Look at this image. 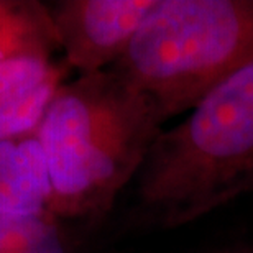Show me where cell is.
<instances>
[{
    "label": "cell",
    "instance_id": "obj_1",
    "mask_svg": "<svg viewBox=\"0 0 253 253\" xmlns=\"http://www.w3.org/2000/svg\"><path fill=\"white\" fill-rule=\"evenodd\" d=\"M163 124L153 102L110 69L66 81L37 130L51 189L49 212L61 220L107 214Z\"/></svg>",
    "mask_w": 253,
    "mask_h": 253
},
{
    "label": "cell",
    "instance_id": "obj_8",
    "mask_svg": "<svg viewBox=\"0 0 253 253\" xmlns=\"http://www.w3.org/2000/svg\"><path fill=\"white\" fill-rule=\"evenodd\" d=\"M0 253H74L63 220L49 211L0 212Z\"/></svg>",
    "mask_w": 253,
    "mask_h": 253
},
{
    "label": "cell",
    "instance_id": "obj_6",
    "mask_svg": "<svg viewBox=\"0 0 253 253\" xmlns=\"http://www.w3.org/2000/svg\"><path fill=\"white\" fill-rule=\"evenodd\" d=\"M46 160L37 133L0 141V212L49 211Z\"/></svg>",
    "mask_w": 253,
    "mask_h": 253
},
{
    "label": "cell",
    "instance_id": "obj_7",
    "mask_svg": "<svg viewBox=\"0 0 253 253\" xmlns=\"http://www.w3.org/2000/svg\"><path fill=\"white\" fill-rule=\"evenodd\" d=\"M49 8L33 0H0V63L59 51Z\"/></svg>",
    "mask_w": 253,
    "mask_h": 253
},
{
    "label": "cell",
    "instance_id": "obj_2",
    "mask_svg": "<svg viewBox=\"0 0 253 253\" xmlns=\"http://www.w3.org/2000/svg\"><path fill=\"white\" fill-rule=\"evenodd\" d=\"M135 179L136 220L161 230L253 191V61L161 130Z\"/></svg>",
    "mask_w": 253,
    "mask_h": 253
},
{
    "label": "cell",
    "instance_id": "obj_3",
    "mask_svg": "<svg viewBox=\"0 0 253 253\" xmlns=\"http://www.w3.org/2000/svg\"><path fill=\"white\" fill-rule=\"evenodd\" d=\"M252 61L253 0H156L109 69L146 95L166 122Z\"/></svg>",
    "mask_w": 253,
    "mask_h": 253
},
{
    "label": "cell",
    "instance_id": "obj_4",
    "mask_svg": "<svg viewBox=\"0 0 253 253\" xmlns=\"http://www.w3.org/2000/svg\"><path fill=\"white\" fill-rule=\"evenodd\" d=\"M156 0H61L49 8L63 59L79 76L124 56Z\"/></svg>",
    "mask_w": 253,
    "mask_h": 253
},
{
    "label": "cell",
    "instance_id": "obj_5",
    "mask_svg": "<svg viewBox=\"0 0 253 253\" xmlns=\"http://www.w3.org/2000/svg\"><path fill=\"white\" fill-rule=\"evenodd\" d=\"M71 68L48 54L0 63V141L35 135Z\"/></svg>",
    "mask_w": 253,
    "mask_h": 253
}]
</instances>
